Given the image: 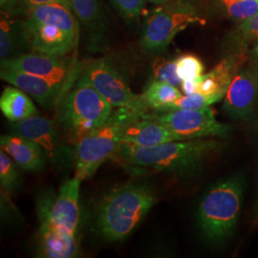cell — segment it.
I'll return each instance as SVG.
<instances>
[{
    "mask_svg": "<svg viewBox=\"0 0 258 258\" xmlns=\"http://www.w3.org/2000/svg\"><path fill=\"white\" fill-rule=\"evenodd\" d=\"M221 148V142L215 138L171 141L152 148L120 145L112 158L132 170L188 173Z\"/></svg>",
    "mask_w": 258,
    "mask_h": 258,
    "instance_id": "1",
    "label": "cell"
},
{
    "mask_svg": "<svg viewBox=\"0 0 258 258\" xmlns=\"http://www.w3.org/2000/svg\"><path fill=\"white\" fill-rule=\"evenodd\" d=\"M156 202V194L148 184L130 183L115 187L98 204V231L108 241L126 239Z\"/></svg>",
    "mask_w": 258,
    "mask_h": 258,
    "instance_id": "2",
    "label": "cell"
},
{
    "mask_svg": "<svg viewBox=\"0 0 258 258\" xmlns=\"http://www.w3.org/2000/svg\"><path fill=\"white\" fill-rule=\"evenodd\" d=\"M24 19L31 51L65 55L77 48L80 21L69 6L48 3L29 7Z\"/></svg>",
    "mask_w": 258,
    "mask_h": 258,
    "instance_id": "3",
    "label": "cell"
},
{
    "mask_svg": "<svg viewBox=\"0 0 258 258\" xmlns=\"http://www.w3.org/2000/svg\"><path fill=\"white\" fill-rule=\"evenodd\" d=\"M113 105L90 83L78 77L76 83L57 102V120L75 144L102 126L113 113Z\"/></svg>",
    "mask_w": 258,
    "mask_h": 258,
    "instance_id": "4",
    "label": "cell"
},
{
    "mask_svg": "<svg viewBox=\"0 0 258 258\" xmlns=\"http://www.w3.org/2000/svg\"><path fill=\"white\" fill-rule=\"evenodd\" d=\"M244 184L231 177L214 184L198 208V224L205 238L220 242L231 237L239 218Z\"/></svg>",
    "mask_w": 258,
    "mask_h": 258,
    "instance_id": "5",
    "label": "cell"
},
{
    "mask_svg": "<svg viewBox=\"0 0 258 258\" xmlns=\"http://www.w3.org/2000/svg\"><path fill=\"white\" fill-rule=\"evenodd\" d=\"M128 113V109L119 108L112 113L102 126L93 130L75 144L76 178L82 182L91 178L106 160L114 156L120 145V127Z\"/></svg>",
    "mask_w": 258,
    "mask_h": 258,
    "instance_id": "6",
    "label": "cell"
},
{
    "mask_svg": "<svg viewBox=\"0 0 258 258\" xmlns=\"http://www.w3.org/2000/svg\"><path fill=\"white\" fill-rule=\"evenodd\" d=\"M168 4L159 5L144 19L140 43L148 52L164 51L184 29L206 23L189 4Z\"/></svg>",
    "mask_w": 258,
    "mask_h": 258,
    "instance_id": "7",
    "label": "cell"
},
{
    "mask_svg": "<svg viewBox=\"0 0 258 258\" xmlns=\"http://www.w3.org/2000/svg\"><path fill=\"white\" fill-rule=\"evenodd\" d=\"M81 183L74 176L66 180L57 192L40 195L37 200L38 229L79 236Z\"/></svg>",
    "mask_w": 258,
    "mask_h": 258,
    "instance_id": "8",
    "label": "cell"
},
{
    "mask_svg": "<svg viewBox=\"0 0 258 258\" xmlns=\"http://www.w3.org/2000/svg\"><path fill=\"white\" fill-rule=\"evenodd\" d=\"M152 119L165 125L176 138L190 140L200 138H221L230 134L231 127L216 119L215 112L209 107L202 109L145 112Z\"/></svg>",
    "mask_w": 258,
    "mask_h": 258,
    "instance_id": "9",
    "label": "cell"
},
{
    "mask_svg": "<svg viewBox=\"0 0 258 258\" xmlns=\"http://www.w3.org/2000/svg\"><path fill=\"white\" fill-rule=\"evenodd\" d=\"M79 73V77L90 83L113 107L146 112L141 96L131 91L125 79L107 58L102 57L84 62Z\"/></svg>",
    "mask_w": 258,
    "mask_h": 258,
    "instance_id": "10",
    "label": "cell"
},
{
    "mask_svg": "<svg viewBox=\"0 0 258 258\" xmlns=\"http://www.w3.org/2000/svg\"><path fill=\"white\" fill-rule=\"evenodd\" d=\"M73 59L67 55H50L37 51H29L1 61V67L18 69L41 77L62 93L73 74Z\"/></svg>",
    "mask_w": 258,
    "mask_h": 258,
    "instance_id": "11",
    "label": "cell"
},
{
    "mask_svg": "<svg viewBox=\"0 0 258 258\" xmlns=\"http://www.w3.org/2000/svg\"><path fill=\"white\" fill-rule=\"evenodd\" d=\"M11 133L21 135L37 143L46 154L47 159L55 164L65 162L69 158L74 159V152L66 147L56 132L52 120L42 116H32L25 120L12 122Z\"/></svg>",
    "mask_w": 258,
    "mask_h": 258,
    "instance_id": "12",
    "label": "cell"
},
{
    "mask_svg": "<svg viewBox=\"0 0 258 258\" xmlns=\"http://www.w3.org/2000/svg\"><path fill=\"white\" fill-rule=\"evenodd\" d=\"M171 141L175 135L145 112L129 110L120 131V145L136 148H152Z\"/></svg>",
    "mask_w": 258,
    "mask_h": 258,
    "instance_id": "13",
    "label": "cell"
},
{
    "mask_svg": "<svg viewBox=\"0 0 258 258\" xmlns=\"http://www.w3.org/2000/svg\"><path fill=\"white\" fill-rule=\"evenodd\" d=\"M258 102V80L250 68H241L224 98L223 110L232 120L249 119Z\"/></svg>",
    "mask_w": 258,
    "mask_h": 258,
    "instance_id": "14",
    "label": "cell"
},
{
    "mask_svg": "<svg viewBox=\"0 0 258 258\" xmlns=\"http://www.w3.org/2000/svg\"><path fill=\"white\" fill-rule=\"evenodd\" d=\"M0 77L3 81L27 93L45 108L57 102L62 93L45 79L18 69L0 67Z\"/></svg>",
    "mask_w": 258,
    "mask_h": 258,
    "instance_id": "15",
    "label": "cell"
},
{
    "mask_svg": "<svg viewBox=\"0 0 258 258\" xmlns=\"http://www.w3.org/2000/svg\"><path fill=\"white\" fill-rule=\"evenodd\" d=\"M0 58L1 61L31 51L25 19L0 12Z\"/></svg>",
    "mask_w": 258,
    "mask_h": 258,
    "instance_id": "16",
    "label": "cell"
},
{
    "mask_svg": "<svg viewBox=\"0 0 258 258\" xmlns=\"http://www.w3.org/2000/svg\"><path fill=\"white\" fill-rule=\"evenodd\" d=\"M0 147L12 157L20 168L37 172L46 165V154L37 143L18 134H7L0 137Z\"/></svg>",
    "mask_w": 258,
    "mask_h": 258,
    "instance_id": "17",
    "label": "cell"
},
{
    "mask_svg": "<svg viewBox=\"0 0 258 258\" xmlns=\"http://www.w3.org/2000/svg\"><path fill=\"white\" fill-rule=\"evenodd\" d=\"M247 59L246 48L223 59L209 73L202 75L198 92L206 95H222L225 97L234 76Z\"/></svg>",
    "mask_w": 258,
    "mask_h": 258,
    "instance_id": "18",
    "label": "cell"
},
{
    "mask_svg": "<svg viewBox=\"0 0 258 258\" xmlns=\"http://www.w3.org/2000/svg\"><path fill=\"white\" fill-rule=\"evenodd\" d=\"M37 256L45 258H73L80 254V236L38 229Z\"/></svg>",
    "mask_w": 258,
    "mask_h": 258,
    "instance_id": "19",
    "label": "cell"
},
{
    "mask_svg": "<svg viewBox=\"0 0 258 258\" xmlns=\"http://www.w3.org/2000/svg\"><path fill=\"white\" fill-rule=\"evenodd\" d=\"M0 109L11 122L25 120L38 113L27 93L14 85L6 87L1 94Z\"/></svg>",
    "mask_w": 258,
    "mask_h": 258,
    "instance_id": "20",
    "label": "cell"
},
{
    "mask_svg": "<svg viewBox=\"0 0 258 258\" xmlns=\"http://www.w3.org/2000/svg\"><path fill=\"white\" fill-rule=\"evenodd\" d=\"M140 96L144 109L147 112L148 110H160L177 101L183 94L177 86L153 80L148 83L144 92Z\"/></svg>",
    "mask_w": 258,
    "mask_h": 258,
    "instance_id": "21",
    "label": "cell"
},
{
    "mask_svg": "<svg viewBox=\"0 0 258 258\" xmlns=\"http://www.w3.org/2000/svg\"><path fill=\"white\" fill-rule=\"evenodd\" d=\"M80 23L95 33H102L106 28L105 16L100 0H68Z\"/></svg>",
    "mask_w": 258,
    "mask_h": 258,
    "instance_id": "22",
    "label": "cell"
},
{
    "mask_svg": "<svg viewBox=\"0 0 258 258\" xmlns=\"http://www.w3.org/2000/svg\"><path fill=\"white\" fill-rule=\"evenodd\" d=\"M225 97L222 95H206L196 92L183 95L166 107L156 111L176 110V109H202L211 106L215 102H220Z\"/></svg>",
    "mask_w": 258,
    "mask_h": 258,
    "instance_id": "23",
    "label": "cell"
},
{
    "mask_svg": "<svg viewBox=\"0 0 258 258\" xmlns=\"http://www.w3.org/2000/svg\"><path fill=\"white\" fill-rule=\"evenodd\" d=\"M19 167L16 161L3 149L0 150V184L8 192L17 190L19 186Z\"/></svg>",
    "mask_w": 258,
    "mask_h": 258,
    "instance_id": "24",
    "label": "cell"
},
{
    "mask_svg": "<svg viewBox=\"0 0 258 258\" xmlns=\"http://www.w3.org/2000/svg\"><path fill=\"white\" fill-rule=\"evenodd\" d=\"M153 80L169 83L174 86H181L182 80L177 73L176 59H167L164 57L156 58L152 65Z\"/></svg>",
    "mask_w": 258,
    "mask_h": 258,
    "instance_id": "25",
    "label": "cell"
},
{
    "mask_svg": "<svg viewBox=\"0 0 258 258\" xmlns=\"http://www.w3.org/2000/svg\"><path fill=\"white\" fill-rule=\"evenodd\" d=\"M177 73L182 80H192L204 74L203 62L201 59L191 54L180 55L176 58Z\"/></svg>",
    "mask_w": 258,
    "mask_h": 258,
    "instance_id": "26",
    "label": "cell"
},
{
    "mask_svg": "<svg viewBox=\"0 0 258 258\" xmlns=\"http://www.w3.org/2000/svg\"><path fill=\"white\" fill-rule=\"evenodd\" d=\"M231 18L246 20L258 13V0H223Z\"/></svg>",
    "mask_w": 258,
    "mask_h": 258,
    "instance_id": "27",
    "label": "cell"
},
{
    "mask_svg": "<svg viewBox=\"0 0 258 258\" xmlns=\"http://www.w3.org/2000/svg\"><path fill=\"white\" fill-rule=\"evenodd\" d=\"M114 8L127 20H137L144 14L148 0H110Z\"/></svg>",
    "mask_w": 258,
    "mask_h": 258,
    "instance_id": "28",
    "label": "cell"
},
{
    "mask_svg": "<svg viewBox=\"0 0 258 258\" xmlns=\"http://www.w3.org/2000/svg\"><path fill=\"white\" fill-rule=\"evenodd\" d=\"M236 36L240 49L246 48L249 42L258 39V13L253 17L243 20V23L237 29Z\"/></svg>",
    "mask_w": 258,
    "mask_h": 258,
    "instance_id": "29",
    "label": "cell"
},
{
    "mask_svg": "<svg viewBox=\"0 0 258 258\" xmlns=\"http://www.w3.org/2000/svg\"><path fill=\"white\" fill-rule=\"evenodd\" d=\"M0 8L2 12L18 17H24L27 9L24 0H0Z\"/></svg>",
    "mask_w": 258,
    "mask_h": 258,
    "instance_id": "30",
    "label": "cell"
},
{
    "mask_svg": "<svg viewBox=\"0 0 258 258\" xmlns=\"http://www.w3.org/2000/svg\"><path fill=\"white\" fill-rule=\"evenodd\" d=\"M201 79H202V76H200L196 79H192V80H184V81H183L182 84H181L182 92L185 94V95L198 92V88H199V84L201 83Z\"/></svg>",
    "mask_w": 258,
    "mask_h": 258,
    "instance_id": "31",
    "label": "cell"
},
{
    "mask_svg": "<svg viewBox=\"0 0 258 258\" xmlns=\"http://www.w3.org/2000/svg\"><path fill=\"white\" fill-rule=\"evenodd\" d=\"M249 68L256 76L258 80V39L254 41V44L249 55Z\"/></svg>",
    "mask_w": 258,
    "mask_h": 258,
    "instance_id": "32",
    "label": "cell"
},
{
    "mask_svg": "<svg viewBox=\"0 0 258 258\" xmlns=\"http://www.w3.org/2000/svg\"><path fill=\"white\" fill-rule=\"evenodd\" d=\"M24 3H25L26 8L37 6V5H42V4H48V3H60V4H63V5L70 7L68 0H24Z\"/></svg>",
    "mask_w": 258,
    "mask_h": 258,
    "instance_id": "33",
    "label": "cell"
},
{
    "mask_svg": "<svg viewBox=\"0 0 258 258\" xmlns=\"http://www.w3.org/2000/svg\"><path fill=\"white\" fill-rule=\"evenodd\" d=\"M150 3H153V4H156V5H165V4H168L170 3L172 0H148Z\"/></svg>",
    "mask_w": 258,
    "mask_h": 258,
    "instance_id": "34",
    "label": "cell"
}]
</instances>
